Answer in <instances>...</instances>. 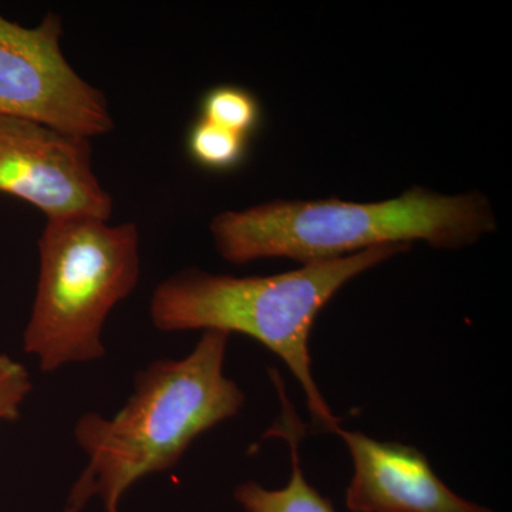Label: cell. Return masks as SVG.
I'll return each mask as SVG.
<instances>
[{"label":"cell","mask_w":512,"mask_h":512,"mask_svg":"<svg viewBox=\"0 0 512 512\" xmlns=\"http://www.w3.org/2000/svg\"><path fill=\"white\" fill-rule=\"evenodd\" d=\"M229 336L205 330L190 355L138 370L134 393L111 419L80 417L74 436L89 464L64 512H79L93 497L120 512L128 488L177 466L197 437L241 412L245 394L224 373Z\"/></svg>","instance_id":"1"},{"label":"cell","mask_w":512,"mask_h":512,"mask_svg":"<svg viewBox=\"0 0 512 512\" xmlns=\"http://www.w3.org/2000/svg\"><path fill=\"white\" fill-rule=\"evenodd\" d=\"M495 227L490 202L480 192L450 197L423 187L370 204L339 198L276 200L221 212L210 225L215 248L225 261L288 258L303 265L413 241L461 248Z\"/></svg>","instance_id":"2"},{"label":"cell","mask_w":512,"mask_h":512,"mask_svg":"<svg viewBox=\"0 0 512 512\" xmlns=\"http://www.w3.org/2000/svg\"><path fill=\"white\" fill-rule=\"evenodd\" d=\"M409 247L367 249L272 276L238 278L183 269L157 286L150 301L151 322L161 332L221 330L255 339L284 360L301 384L313 420L335 433L339 419L313 377V325L343 286Z\"/></svg>","instance_id":"3"},{"label":"cell","mask_w":512,"mask_h":512,"mask_svg":"<svg viewBox=\"0 0 512 512\" xmlns=\"http://www.w3.org/2000/svg\"><path fill=\"white\" fill-rule=\"evenodd\" d=\"M35 302L23 349L53 373L106 355L104 323L140 281V231L134 222L47 218L39 238Z\"/></svg>","instance_id":"4"},{"label":"cell","mask_w":512,"mask_h":512,"mask_svg":"<svg viewBox=\"0 0 512 512\" xmlns=\"http://www.w3.org/2000/svg\"><path fill=\"white\" fill-rule=\"evenodd\" d=\"M63 20L49 12L35 28L0 15V116L89 138L114 128L106 94L64 56Z\"/></svg>","instance_id":"5"},{"label":"cell","mask_w":512,"mask_h":512,"mask_svg":"<svg viewBox=\"0 0 512 512\" xmlns=\"http://www.w3.org/2000/svg\"><path fill=\"white\" fill-rule=\"evenodd\" d=\"M0 192L47 218L109 220L113 211L93 170L92 140L18 117L0 116Z\"/></svg>","instance_id":"6"},{"label":"cell","mask_w":512,"mask_h":512,"mask_svg":"<svg viewBox=\"0 0 512 512\" xmlns=\"http://www.w3.org/2000/svg\"><path fill=\"white\" fill-rule=\"evenodd\" d=\"M335 433L345 441L353 461L345 498L349 511L494 512L450 490L419 448L340 427Z\"/></svg>","instance_id":"7"},{"label":"cell","mask_w":512,"mask_h":512,"mask_svg":"<svg viewBox=\"0 0 512 512\" xmlns=\"http://www.w3.org/2000/svg\"><path fill=\"white\" fill-rule=\"evenodd\" d=\"M282 423L274 430L278 436L288 440L292 454V476L289 483L279 490H268L255 481L239 484L234 497L247 512H335L328 498L306 480L299 458L301 427L295 414L284 407Z\"/></svg>","instance_id":"8"},{"label":"cell","mask_w":512,"mask_h":512,"mask_svg":"<svg viewBox=\"0 0 512 512\" xmlns=\"http://www.w3.org/2000/svg\"><path fill=\"white\" fill-rule=\"evenodd\" d=\"M201 119L225 130L251 137L262 124V106L258 97L235 84H220L202 96Z\"/></svg>","instance_id":"9"},{"label":"cell","mask_w":512,"mask_h":512,"mask_svg":"<svg viewBox=\"0 0 512 512\" xmlns=\"http://www.w3.org/2000/svg\"><path fill=\"white\" fill-rule=\"evenodd\" d=\"M249 138L225 130L207 120L192 124L187 136L191 160L212 173H229L248 156Z\"/></svg>","instance_id":"10"},{"label":"cell","mask_w":512,"mask_h":512,"mask_svg":"<svg viewBox=\"0 0 512 512\" xmlns=\"http://www.w3.org/2000/svg\"><path fill=\"white\" fill-rule=\"evenodd\" d=\"M32 390L29 372L20 363L0 355V420H18L20 406Z\"/></svg>","instance_id":"11"}]
</instances>
